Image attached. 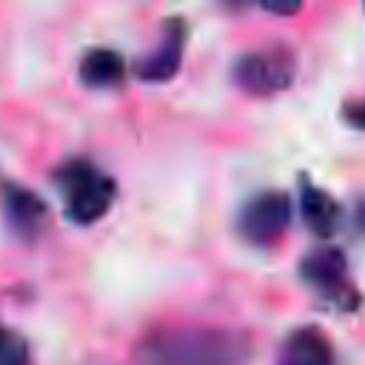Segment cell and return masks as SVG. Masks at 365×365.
Instances as JSON below:
<instances>
[{"label": "cell", "mask_w": 365, "mask_h": 365, "mask_svg": "<svg viewBox=\"0 0 365 365\" xmlns=\"http://www.w3.org/2000/svg\"><path fill=\"white\" fill-rule=\"evenodd\" d=\"M182 46H185V26H182V20H168L163 26V34H160L157 46L143 60H137L134 74L143 83H165V80H171L180 71Z\"/></svg>", "instance_id": "5b68a950"}, {"label": "cell", "mask_w": 365, "mask_h": 365, "mask_svg": "<svg viewBox=\"0 0 365 365\" xmlns=\"http://www.w3.org/2000/svg\"><path fill=\"white\" fill-rule=\"evenodd\" d=\"M299 211H302L305 225L317 237H331L336 231V225H339V217H342L336 200L328 191H322V188H317L311 182H305L302 191H299Z\"/></svg>", "instance_id": "30bf717a"}, {"label": "cell", "mask_w": 365, "mask_h": 365, "mask_svg": "<svg viewBox=\"0 0 365 365\" xmlns=\"http://www.w3.org/2000/svg\"><path fill=\"white\" fill-rule=\"evenodd\" d=\"M0 334H3V328H0Z\"/></svg>", "instance_id": "5bb4252c"}, {"label": "cell", "mask_w": 365, "mask_h": 365, "mask_svg": "<svg viewBox=\"0 0 365 365\" xmlns=\"http://www.w3.org/2000/svg\"><path fill=\"white\" fill-rule=\"evenodd\" d=\"M77 77L88 88H114L125 77V63L114 48H91L77 66Z\"/></svg>", "instance_id": "9c48e42d"}, {"label": "cell", "mask_w": 365, "mask_h": 365, "mask_svg": "<svg viewBox=\"0 0 365 365\" xmlns=\"http://www.w3.org/2000/svg\"><path fill=\"white\" fill-rule=\"evenodd\" d=\"M57 188L66 197V217L77 225L97 222L117 197V182L88 160H68L54 174Z\"/></svg>", "instance_id": "7a4b0ae2"}, {"label": "cell", "mask_w": 365, "mask_h": 365, "mask_svg": "<svg viewBox=\"0 0 365 365\" xmlns=\"http://www.w3.org/2000/svg\"><path fill=\"white\" fill-rule=\"evenodd\" d=\"M279 365H334V345L317 325H302L285 336Z\"/></svg>", "instance_id": "52a82bcc"}, {"label": "cell", "mask_w": 365, "mask_h": 365, "mask_svg": "<svg viewBox=\"0 0 365 365\" xmlns=\"http://www.w3.org/2000/svg\"><path fill=\"white\" fill-rule=\"evenodd\" d=\"M0 194H3V214L11 222V228H17L23 237L37 234L46 220V202L31 188L17 185L11 180L0 182Z\"/></svg>", "instance_id": "8992f818"}, {"label": "cell", "mask_w": 365, "mask_h": 365, "mask_svg": "<svg viewBox=\"0 0 365 365\" xmlns=\"http://www.w3.org/2000/svg\"><path fill=\"white\" fill-rule=\"evenodd\" d=\"M294 74H297V60L285 46L248 51L234 63L237 86L248 94H257V97L285 91L294 83Z\"/></svg>", "instance_id": "3957f363"}, {"label": "cell", "mask_w": 365, "mask_h": 365, "mask_svg": "<svg viewBox=\"0 0 365 365\" xmlns=\"http://www.w3.org/2000/svg\"><path fill=\"white\" fill-rule=\"evenodd\" d=\"M299 271H302V279L308 285L328 291V294L339 291L345 282V254L339 248H331V245L317 248L302 259Z\"/></svg>", "instance_id": "ba28073f"}, {"label": "cell", "mask_w": 365, "mask_h": 365, "mask_svg": "<svg viewBox=\"0 0 365 365\" xmlns=\"http://www.w3.org/2000/svg\"><path fill=\"white\" fill-rule=\"evenodd\" d=\"M0 365H29V348L20 336L3 331L0 334Z\"/></svg>", "instance_id": "8fae6325"}, {"label": "cell", "mask_w": 365, "mask_h": 365, "mask_svg": "<svg viewBox=\"0 0 365 365\" xmlns=\"http://www.w3.org/2000/svg\"><path fill=\"white\" fill-rule=\"evenodd\" d=\"M305 0H259V6L268 11V14H277V17H291L302 9Z\"/></svg>", "instance_id": "7c38bea8"}, {"label": "cell", "mask_w": 365, "mask_h": 365, "mask_svg": "<svg viewBox=\"0 0 365 365\" xmlns=\"http://www.w3.org/2000/svg\"><path fill=\"white\" fill-rule=\"evenodd\" d=\"M251 342L231 328H160L137 351V365H245Z\"/></svg>", "instance_id": "6da1fadb"}, {"label": "cell", "mask_w": 365, "mask_h": 365, "mask_svg": "<svg viewBox=\"0 0 365 365\" xmlns=\"http://www.w3.org/2000/svg\"><path fill=\"white\" fill-rule=\"evenodd\" d=\"M291 222V200L282 191H262L240 211V234L254 245L277 242Z\"/></svg>", "instance_id": "277c9868"}, {"label": "cell", "mask_w": 365, "mask_h": 365, "mask_svg": "<svg viewBox=\"0 0 365 365\" xmlns=\"http://www.w3.org/2000/svg\"><path fill=\"white\" fill-rule=\"evenodd\" d=\"M342 117H345V123H348V125H354V128L365 131V100L348 103V106L342 108Z\"/></svg>", "instance_id": "4fadbf2b"}]
</instances>
